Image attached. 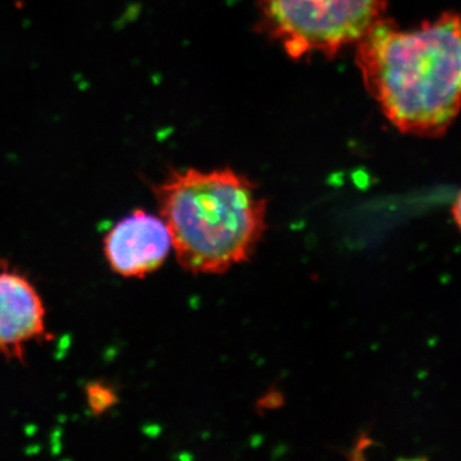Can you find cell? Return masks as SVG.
I'll return each instance as SVG.
<instances>
[{"instance_id": "3", "label": "cell", "mask_w": 461, "mask_h": 461, "mask_svg": "<svg viewBox=\"0 0 461 461\" xmlns=\"http://www.w3.org/2000/svg\"><path fill=\"white\" fill-rule=\"evenodd\" d=\"M264 32L293 59L332 58L384 17L386 0H258Z\"/></svg>"}, {"instance_id": "1", "label": "cell", "mask_w": 461, "mask_h": 461, "mask_svg": "<svg viewBox=\"0 0 461 461\" xmlns=\"http://www.w3.org/2000/svg\"><path fill=\"white\" fill-rule=\"evenodd\" d=\"M355 47L366 91L400 132H447L461 112V14L412 30L384 17Z\"/></svg>"}, {"instance_id": "4", "label": "cell", "mask_w": 461, "mask_h": 461, "mask_svg": "<svg viewBox=\"0 0 461 461\" xmlns=\"http://www.w3.org/2000/svg\"><path fill=\"white\" fill-rule=\"evenodd\" d=\"M171 249V235L165 221L142 209L115 223L103 241L108 266L124 278H144L157 272Z\"/></svg>"}, {"instance_id": "2", "label": "cell", "mask_w": 461, "mask_h": 461, "mask_svg": "<svg viewBox=\"0 0 461 461\" xmlns=\"http://www.w3.org/2000/svg\"><path fill=\"white\" fill-rule=\"evenodd\" d=\"M153 193L185 271L223 275L249 262L262 242L268 204L241 173L173 169Z\"/></svg>"}, {"instance_id": "7", "label": "cell", "mask_w": 461, "mask_h": 461, "mask_svg": "<svg viewBox=\"0 0 461 461\" xmlns=\"http://www.w3.org/2000/svg\"><path fill=\"white\" fill-rule=\"evenodd\" d=\"M453 218L457 229L461 230V193L457 195L453 205Z\"/></svg>"}, {"instance_id": "6", "label": "cell", "mask_w": 461, "mask_h": 461, "mask_svg": "<svg viewBox=\"0 0 461 461\" xmlns=\"http://www.w3.org/2000/svg\"><path fill=\"white\" fill-rule=\"evenodd\" d=\"M86 402L93 414L102 415L118 402V396L111 386L102 382H94L86 387Z\"/></svg>"}, {"instance_id": "5", "label": "cell", "mask_w": 461, "mask_h": 461, "mask_svg": "<svg viewBox=\"0 0 461 461\" xmlns=\"http://www.w3.org/2000/svg\"><path fill=\"white\" fill-rule=\"evenodd\" d=\"M45 306L32 282L14 272H0V354L23 360L27 345L47 335Z\"/></svg>"}]
</instances>
